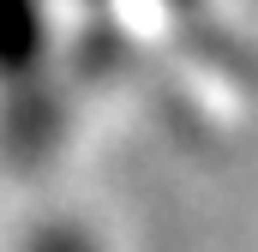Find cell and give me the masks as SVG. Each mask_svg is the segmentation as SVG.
<instances>
[{"instance_id":"6da1fadb","label":"cell","mask_w":258,"mask_h":252,"mask_svg":"<svg viewBox=\"0 0 258 252\" xmlns=\"http://www.w3.org/2000/svg\"><path fill=\"white\" fill-rule=\"evenodd\" d=\"M42 48V12L36 0H0V72H18Z\"/></svg>"},{"instance_id":"7a4b0ae2","label":"cell","mask_w":258,"mask_h":252,"mask_svg":"<svg viewBox=\"0 0 258 252\" xmlns=\"http://www.w3.org/2000/svg\"><path fill=\"white\" fill-rule=\"evenodd\" d=\"M30 252H96L78 228H42L36 240H30Z\"/></svg>"}]
</instances>
